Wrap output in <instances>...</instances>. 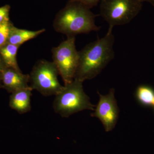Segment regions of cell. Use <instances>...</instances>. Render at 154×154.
Returning a JSON list of instances; mask_svg holds the SVG:
<instances>
[{
  "mask_svg": "<svg viewBox=\"0 0 154 154\" xmlns=\"http://www.w3.org/2000/svg\"><path fill=\"white\" fill-rule=\"evenodd\" d=\"M112 31L108 29L105 36L98 38L79 51V64L74 79L83 82L94 79L113 59L115 38Z\"/></svg>",
  "mask_w": 154,
  "mask_h": 154,
  "instance_id": "1",
  "label": "cell"
},
{
  "mask_svg": "<svg viewBox=\"0 0 154 154\" xmlns=\"http://www.w3.org/2000/svg\"><path fill=\"white\" fill-rule=\"evenodd\" d=\"M97 16L82 3L70 0L56 17L53 22L54 28L57 32L65 34L67 37L98 31L101 27L95 23Z\"/></svg>",
  "mask_w": 154,
  "mask_h": 154,
  "instance_id": "2",
  "label": "cell"
},
{
  "mask_svg": "<svg viewBox=\"0 0 154 154\" xmlns=\"http://www.w3.org/2000/svg\"><path fill=\"white\" fill-rule=\"evenodd\" d=\"M83 82L74 79L64 85L61 91L57 94L53 103L56 113L61 117L68 118L70 116L83 110H94L95 105L85 93Z\"/></svg>",
  "mask_w": 154,
  "mask_h": 154,
  "instance_id": "3",
  "label": "cell"
},
{
  "mask_svg": "<svg viewBox=\"0 0 154 154\" xmlns=\"http://www.w3.org/2000/svg\"><path fill=\"white\" fill-rule=\"evenodd\" d=\"M140 0H101L100 14L109 25L110 30L116 26L128 24L140 11Z\"/></svg>",
  "mask_w": 154,
  "mask_h": 154,
  "instance_id": "4",
  "label": "cell"
},
{
  "mask_svg": "<svg viewBox=\"0 0 154 154\" xmlns=\"http://www.w3.org/2000/svg\"><path fill=\"white\" fill-rule=\"evenodd\" d=\"M59 75L55 64L45 60L36 62L29 75V86L45 96H56L63 86L58 79Z\"/></svg>",
  "mask_w": 154,
  "mask_h": 154,
  "instance_id": "5",
  "label": "cell"
},
{
  "mask_svg": "<svg viewBox=\"0 0 154 154\" xmlns=\"http://www.w3.org/2000/svg\"><path fill=\"white\" fill-rule=\"evenodd\" d=\"M75 42V37H68L66 40L51 50L53 62L62 78L64 85L74 80L78 68L79 53Z\"/></svg>",
  "mask_w": 154,
  "mask_h": 154,
  "instance_id": "6",
  "label": "cell"
},
{
  "mask_svg": "<svg viewBox=\"0 0 154 154\" xmlns=\"http://www.w3.org/2000/svg\"><path fill=\"white\" fill-rule=\"evenodd\" d=\"M99 102L95 106L92 117L99 119L106 132L113 130L119 117V109L115 97V90L111 88L109 93L102 95L98 92Z\"/></svg>",
  "mask_w": 154,
  "mask_h": 154,
  "instance_id": "7",
  "label": "cell"
},
{
  "mask_svg": "<svg viewBox=\"0 0 154 154\" xmlns=\"http://www.w3.org/2000/svg\"><path fill=\"white\" fill-rule=\"evenodd\" d=\"M2 87L9 93H12L30 87L29 75L24 74L21 71L6 67L0 75Z\"/></svg>",
  "mask_w": 154,
  "mask_h": 154,
  "instance_id": "8",
  "label": "cell"
},
{
  "mask_svg": "<svg viewBox=\"0 0 154 154\" xmlns=\"http://www.w3.org/2000/svg\"><path fill=\"white\" fill-rule=\"evenodd\" d=\"M32 89L30 87L19 90L11 94L9 106L19 114L29 112L31 109V96Z\"/></svg>",
  "mask_w": 154,
  "mask_h": 154,
  "instance_id": "9",
  "label": "cell"
},
{
  "mask_svg": "<svg viewBox=\"0 0 154 154\" xmlns=\"http://www.w3.org/2000/svg\"><path fill=\"white\" fill-rule=\"evenodd\" d=\"M45 29L32 31L25 29H19L13 26L9 35L8 43L20 46L26 42L36 38L38 35L44 33Z\"/></svg>",
  "mask_w": 154,
  "mask_h": 154,
  "instance_id": "10",
  "label": "cell"
},
{
  "mask_svg": "<svg viewBox=\"0 0 154 154\" xmlns=\"http://www.w3.org/2000/svg\"><path fill=\"white\" fill-rule=\"evenodd\" d=\"M19 47L20 46L7 43L0 49V55L6 67L21 71L17 63V58Z\"/></svg>",
  "mask_w": 154,
  "mask_h": 154,
  "instance_id": "11",
  "label": "cell"
},
{
  "mask_svg": "<svg viewBox=\"0 0 154 154\" xmlns=\"http://www.w3.org/2000/svg\"><path fill=\"white\" fill-rule=\"evenodd\" d=\"M136 99L141 106L154 107V88L148 85H141L137 87L135 94Z\"/></svg>",
  "mask_w": 154,
  "mask_h": 154,
  "instance_id": "12",
  "label": "cell"
},
{
  "mask_svg": "<svg viewBox=\"0 0 154 154\" xmlns=\"http://www.w3.org/2000/svg\"><path fill=\"white\" fill-rule=\"evenodd\" d=\"M13 26L10 21L0 24V49L8 43Z\"/></svg>",
  "mask_w": 154,
  "mask_h": 154,
  "instance_id": "13",
  "label": "cell"
},
{
  "mask_svg": "<svg viewBox=\"0 0 154 154\" xmlns=\"http://www.w3.org/2000/svg\"><path fill=\"white\" fill-rule=\"evenodd\" d=\"M10 7L5 5L0 8V24L3 22H9V12Z\"/></svg>",
  "mask_w": 154,
  "mask_h": 154,
  "instance_id": "14",
  "label": "cell"
},
{
  "mask_svg": "<svg viewBox=\"0 0 154 154\" xmlns=\"http://www.w3.org/2000/svg\"><path fill=\"white\" fill-rule=\"evenodd\" d=\"M76 1L85 5L89 8L91 9L94 6L97 5V4L101 2V0H73Z\"/></svg>",
  "mask_w": 154,
  "mask_h": 154,
  "instance_id": "15",
  "label": "cell"
},
{
  "mask_svg": "<svg viewBox=\"0 0 154 154\" xmlns=\"http://www.w3.org/2000/svg\"><path fill=\"white\" fill-rule=\"evenodd\" d=\"M6 68L5 65L3 61L2 57L0 55V75L2 74V72Z\"/></svg>",
  "mask_w": 154,
  "mask_h": 154,
  "instance_id": "16",
  "label": "cell"
},
{
  "mask_svg": "<svg viewBox=\"0 0 154 154\" xmlns=\"http://www.w3.org/2000/svg\"><path fill=\"white\" fill-rule=\"evenodd\" d=\"M140 1L141 2H142L143 1H146V2H149L151 3L154 5V0H140Z\"/></svg>",
  "mask_w": 154,
  "mask_h": 154,
  "instance_id": "17",
  "label": "cell"
},
{
  "mask_svg": "<svg viewBox=\"0 0 154 154\" xmlns=\"http://www.w3.org/2000/svg\"><path fill=\"white\" fill-rule=\"evenodd\" d=\"M2 88V84H1V82H0V88Z\"/></svg>",
  "mask_w": 154,
  "mask_h": 154,
  "instance_id": "18",
  "label": "cell"
},
{
  "mask_svg": "<svg viewBox=\"0 0 154 154\" xmlns=\"http://www.w3.org/2000/svg\"></svg>",
  "mask_w": 154,
  "mask_h": 154,
  "instance_id": "19",
  "label": "cell"
}]
</instances>
